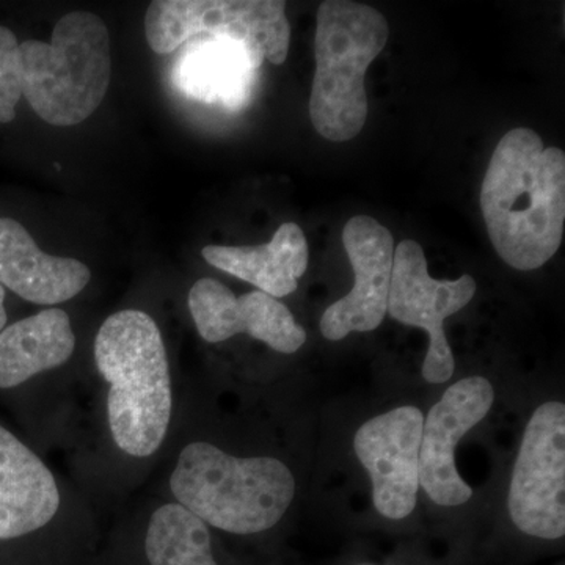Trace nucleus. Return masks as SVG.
<instances>
[{
  "label": "nucleus",
  "instance_id": "obj_1",
  "mask_svg": "<svg viewBox=\"0 0 565 565\" xmlns=\"http://www.w3.org/2000/svg\"><path fill=\"white\" fill-rule=\"evenodd\" d=\"M482 217L494 250L515 270L539 269L559 250L565 223V154L533 129L498 141L481 185Z\"/></svg>",
  "mask_w": 565,
  "mask_h": 565
},
{
  "label": "nucleus",
  "instance_id": "obj_2",
  "mask_svg": "<svg viewBox=\"0 0 565 565\" xmlns=\"http://www.w3.org/2000/svg\"><path fill=\"white\" fill-rule=\"evenodd\" d=\"M95 362L110 385L107 414L115 444L126 455L158 451L172 416V382L161 330L150 315L122 310L104 321Z\"/></svg>",
  "mask_w": 565,
  "mask_h": 565
},
{
  "label": "nucleus",
  "instance_id": "obj_3",
  "mask_svg": "<svg viewBox=\"0 0 565 565\" xmlns=\"http://www.w3.org/2000/svg\"><path fill=\"white\" fill-rule=\"evenodd\" d=\"M170 489L206 525L256 534L277 525L296 494L291 470L274 457L239 459L196 441L178 457Z\"/></svg>",
  "mask_w": 565,
  "mask_h": 565
},
{
  "label": "nucleus",
  "instance_id": "obj_4",
  "mask_svg": "<svg viewBox=\"0 0 565 565\" xmlns=\"http://www.w3.org/2000/svg\"><path fill=\"white\" fill-rule=\"evenodd\" d=\"M390 29L374 7L326 0L316 17V73L310 118L323 139H355L367 120L364 74L385 50Z\"/></svg>",
  "mask_w": 565,
  "mask_h": 565
},
{
  "label": "nucleus",
  "instance_id": "obj_5",
  "mask_svg": "<svg viewBox=\"0 0 565 565\" xmlns=\"http://www.w3.org/2000/svg\"><path fill=\"white\" fill-rule=\"evenodd\" d=\"M22 96L41 120L74 126L90 118L106 98L111 76L106 22L73 11L55 24L51 43H20Z\"/></svg>",
  "mask_w": 565,
  "mask_h": 565
},
{
  "label": "nucleus",
  "instance_id": "obj_6",
  "mask_svg": "<svg viewBox=\"0 0 565 565\" xmlns=\"http://www.w3.org/2000/svg\"><path fill=\"white\" fill-rule=\"evenodd\" d=\"M196 35L244 44L253 61L282 65L291 25L280 0H158L145 14V36L156 54H172Z\"/></svg>",
  "mask_w": 565,
  "mask_h": 565
},
{
  "label": "nucleus",
  "instance_id": "obj_7",
  "mask_svg": "<svg viewBox=\"0 0 565 565\" xmlns=\"http://www.w3.org/2000/svg\"><path fill=\"white\" fill-rule=\"evenodd\" d=\"M509 514L520 531L555 541L565 534V405H541L527 423L511 479Z\"/></svg>",
  "mask_w": 565,
  "mask_h": 565
},
{
  "label": "nucleus",
  "instance_id": "obj_8",
  "mask_svg": "<svg viewBox=\"0 0 565 565\" xmlns=\"http://www.w3.org/2000/svg\"><path fill=\"white\" fill-rule=\"evenodd\" d=\"M476 281L463 274L457 280H437L427 270L423 247L407 239L394 247L392 285L386 313L404 326L429 333V351L423 377L429 384H446L456 371L455 353L446 340L444 323L473 300Z\"/></svg>",
  "mask_w": 565,
  "mask_h": 565
},
{
  "label": "nucleus",
  "instance_id": "obj_9",
  "mask_svg": "<svg viewBox=\"0 0 565 565\" xmlns=\"http://www.w3.org/2000/svg\"><path fill=\"white\" fill-rule=\"evenodd\" d=\"M493 401V385L473 375L449 386L430 408L419 445V486L435 504L456 508L473 497L457 470L456 446L486 418Z\"/></svg>",
  "mask_w": 565,
  "mask_h": 565
},
{
  "label": "nucleus",
  "instance_id": "obj_10",
  "mask_svg": "<svg viewBox=\"0 0 565 565\" xmlns=\"http://www.w3.org/2000/svg\"><path fill=\"white\" fill-rule=\"evenodd\" d=\"M424 416L412 405L375 416L356 430L353 449L373 482L379 514L403 520L414 512L419 490V445Z\"/></svg>",
  "mask_w": 565,
  "mask_h": 565
},
{
  "label": "nucleus",
  "instance_id": "obj_11",
  "mask_svg": "<svg viewBox=\"0 0 565 565\" xmlns=\"http://www.w3.org/2000/svg\"><path fill=\"white\" fill-rule=\"evenodd\" d=\"M343 244L355 282L351 292L323 311L319 329L329 341L377 329L392 285L394 239L388 228L370 215H355L345 223Z\"/></svg>",
  "mask_w": 565,
  "mask_h": 565
},
{
  "label": "nucleus",
  "instance_id": "obj_12",
  "mask_svg": "<svg viewBox=\"0 0 565 565\" xmlns=\"http://www.w3.org/2000/svg\"><path fill=\"white\" fill-rule=\"evenodd\" d=\"M189 310L200 337L222 343L239 333L250 334L280 353L299 351L307 333L286 305L262 291L234 296L214 278H202L189 292Z\"/></svg>",
  "mask_w": 565,
  "mask_h": 565
},
{
  "label": "nucleus",
  "instance_id": "obj_13",
  "mask_svg": "<svg viewBox=\"0 0 565 565\" xmlns=\"http://www.w3.org/2000/svg\"><path fill=\"white\" fill-rule=\"evenodd\" d=\"M90 269L79 259L40 250L31 233L13 218H0V285L36 305H57L84 291Z\"/></svg>",
  "mask_w": 565,
  "mask_h": 565
},
{
  "label": "nucleus",
  "instance_id": "obj_14",
  "mask_svg": "<svg viewBox=\"0 0 565 565\" xmlns=\"http://www.w3.org/2000/svg\"><path fill=\"white\" fill-rule=\"evenodd\" d=\"M58 508L61 493L50 468L0 426V541L46 526Z\"/></svg>",
  "mask_w": 565,
  "mask_h": 565
},
{
  "label": "nucleus",
  "instance_id": "obj_15",
  "mask_svg": "<svg viewBox=\"0 0 565 565\" xmlns=\"http://www.w3.org/2000/svg\"><path fill=\"white\" fill-rule=\"evenodd\" d=\"M258 70L244 44L210 36L185 47L177 63L174 81L189 98L236 109L250 95Z\"/></svg>",
  "mask_w": 565,
  "mask_h": 565
},
{
  "label": "nucleus",
  "instance_id": "obj_16",
  "mask_svg": "<svg viewBox=\"0 0 565 565\" xmlns=\"http://www.w3.org/2000/svg\"><path fill=\"white\" fill-rule=\"evenodd\" d=\"M202 255L211 266L250 282L275 299L296 291L297 281L308 267L307 237L292 222L282 223L270 243L253 247L207 245Z\"/></svg>",
  "mask_w": 565,
  "mask_h": 565
},
{
  "label": "nucleus",
  "instance_id": "obj_17",
  "mask_svg": "<svg viewBox=\"0 0 565 565\" xmlns=\"http://www.w3.org/2000/svg\"><path fill=\"white\" fill-rule=\"evenodd\" d=\"M76 337L68 315L58 308L40 311L0 332V390L14 388L68 362Z\"/></svg>",
  "mask_w": 565,
  "mask_h": 565
},
{
  "label": "nucleus",
  "instance_id": "obj_18",
  "mask_svg": "<svg viewBox=\"0 0 565 565\" xmlns=\"http://www.w3.org/2000/svg\"><path fill=\"white\" fill-rule=\"evenodd\" d=\"M145 552L151 565H217L206 523L178 503L151 515Z\"/></svg>",
  "mask_w": 565,
  "mask_h": 565
},
{
  "label": "nucleus",
  "instance_id": "obj_19",
  "mask_svg": "<svg viewBox=\"0 0 565 565\" xmlns=\"http://www.w3.org/2000/svg\"><path fill=\"white\" fill-rule=\"evenodd\" d=\"M21 98L20 41L10 29L0 25V122L14 120Z\"/></svg>",
  "mask_w": 565,
  "mask_h": 565
},
{
  "label": "nucleus",
  "instance_id": "obj_20",
  "mask_svg": "<svg viewBox=\"0 0 565 565\" xmlns=\"http://www.w3.org/2000/svg\"><path fill=\"white\" fill-rule=\"evenodd\" d=\"M7 327L6 289L0 285V332Z\"/></svg>",
  "mask_w": 565,
  "mask_h": 565
}]
</instances>
